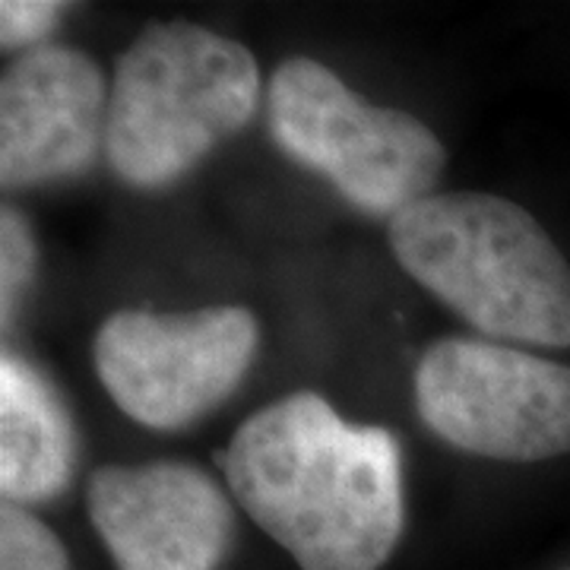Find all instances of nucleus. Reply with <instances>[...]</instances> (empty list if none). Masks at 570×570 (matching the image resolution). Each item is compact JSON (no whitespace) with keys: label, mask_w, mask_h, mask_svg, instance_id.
Listing matches in <instances>:
<instances>
[{"label":"nucleus","mask_w":570,"mask_h":570,"mask_svg":"<svg viewBox=\"0 0 570 570\" xmlns=\"http://www.w3.org/2000/svg\"><path fill=\"white\" fill-rule=\"evenodd\" d=\"M216 466L298 570H381L403 539L396 434L348 422L317 393L257 409L216 453Z\"/></svg>","instance_id":"obj_1"},{"label":"nucleus","mask_w":570,"mask_h":570,"mask_svg":"<svg viewBox=\"0 0 570 570\" xmlns=\"http://www.w3.org/2000/svg\"><path fill=\"white\" fill-rule=\"evenodd\" d=\"M415 283L491 343L570 346V266L530 209L482 190H434L387 225Z\"/></svg>","instance_id":"obj_2"},{"label":"nucleus","mask_w":570,"mask_h":570,"mask_svg":"<svg viewBox=\"0 0 570 570\" xmlns=\"http://www.w3.org/2000/svg\"><path fill=\"white\" fill-rule=\"evenodd\" d=\"M261 63L197 22H149L111 77L105 163L134 190H165L257 115Z\"/></svg>","instance_id":"obj_3"},{"label":"nucleus","mask_w":570,"mask_h":570,"mask_svg":"<svg viewBox=\"0 0 570 570\" xmlns=\"http://www.w3.org/2000/svg\"><path fill=\"white\" fill-rule=\"evenodd\" d=\"M266 127L292 163L367 216L393 219L434 194L448 149L403 108L362 99L314 58H288L266 82Z\"/></svg>","instance_id":"obj_4"},{"label":"nucleus","mask_w":570,"mask_h":570,"mask_svg":"<svg viewBox=\"0 0 570 570\" xmlns=\"http://www.w3.org/2000/svg\"><path fill=\"white\" fill-rule=\"evenodd\" d=\"M415 409L444 444L501 463L570 453V367L491 340H438L415 365Z\"/></svg>","instance_id":"obj_5"},{"label":"nucleus","mask_w":570,"mask_h":570,"mask_svg":"<svg viewBox=\"0 0 570 570\" xmlns=\"http://www.w3.org/2000/svg\"><path fill=\"white\" fill-rule=\"evenodd\" d=\"M261 348L257 317L238 305L184 314L115 311L92 340L111 403L153 431L197 425L238 390Z\"/></svg>","instance_id":"obj_6"},{"label":"nucleus","mask_w":570,"mask_h":570,"mask_svg":"<svg viewBox=\"0 0 570 570\" xmlns=\"http://www.w3.org/2000/svg\"><path fill=\"white\" fill-rule=\"evenodd\" d=\"M86 513L115 570H219L235 508L197 463H111L89 475Z\"/></svg>","instance_id":"obj_7"},{"label":"nucleus","mask_w":570,"mask_h":570,"mask_svg":"<svg viewBox=\"0 0 570 570\" xmlns=\"http://www.w3.org/2000/svg\"><path fill=\"white\" fill-rule=\"evenodd\" d=\"M111 86L70 45H41L7 63L0 80V184L7 190L70 181L105 156Z\"/></svg>","instance_id":"obj_8"},{"label":"nucleus","mask_w":570,"mask_h":570,"mask_svg":"<svg viewBox=\"0 0 570 570\" xmlns=\"http://www.w3.org/2000/svg\"><path fill=\"white\" fill-rule=\"evenodd\" d=\"M80 431L45 371L17 352L0 358V494L3 504H48L70 489Z\"/></svg>","instance_id":"obj_9"},{"label":"nucleus","mask_w":570,"mask_h":570,"mask_svg":"<svg viewBox=\"0 0 570 570\" xmlns=\"http://www.w3.org/2000/svg\"><path fill=\"white\" fill-rule=\"evenodd\" d=\"M0 570H70V554L32 510L0 504Z\"/></svg>","instance_id":"obj_10"},{"label":"nucleus","mask_w":570,"mask_h":570,"mask_svg":"<svg viewBox=\"0 0 570 570\" xmlns=\"http://www.w3.org/2000/svg\"><path fill=\"white\" fill-rule=\"evenodd\" d=\"M39 266V245L32 235V225L20 209L3 206L0 213V317L3 330L17 321L29 288L36 283Z\"/></svg>","instance_id":"obj_11"},{"label":"nucleus","mask_w":570,"mask_h":570,"mask_svg":"<svg viewBox=\"0 0 570 570\" xmlns=\"http://www.w3.org/2000/svg\"><path fill=\"white\" fill-rule=\"evenodd\" d=\"M67 3L61 0H3L0 3V45L7 51H32L48 45L61 26Z\"/></svg>","instance_id":"obj_12"}]
</instances>
